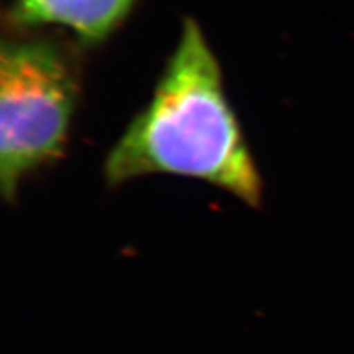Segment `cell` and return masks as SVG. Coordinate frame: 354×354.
Returning <instances> with one entry per match:
<instances>
[{
  "mask_svg": "<svg viewBox=\"0 0 354 354\" xmlns=\"http://www.w3.org/2000/svg\"><path fill=\"white\" fill-rule=\"evenodd\" d=\"M79 94L63 44L6 39L0 59V187L13 202L21 179L63 154Z\"/></svg>",
  "mask_w": 354,
  "mask_h": 354,
  "instance_id": "7a4b0ae2",
  "label": "cell"
},
{
  "mask_svg": "<svg viewBox=\"0 0 354 354\" xmlns=\"http://www.w3.org/2000/svg\"><path fill=\"white\" fill-rule=\"evenodd\" d=\"M149 174L192 177L258 209L263 180L197 21H184L151 100L105 159L110 187Z\"/></svg>",
  "mask_w": 354,
  "mask_h": 354,
  "instance_id": "6da1fadb",
  "label": "cell"
},
{
  "mask_svg": "<svg viewBox=\"0 0 354 354\" xmlns=\"http://www.w3.org/2000/svg\"><path fill=\"white\" fill-rule=\"evenodd\" d=\"M136 0H15L8 20L17 28L64 26L82 43L104 41L127 19Z\"/></svg>",
  "mask_w": 354,
  "mask_h": 354,
  "instance_id": "3957f363",
  "label": "cell"
}]
</instances>
